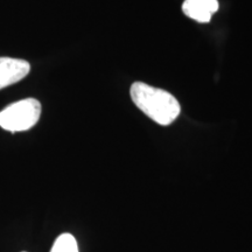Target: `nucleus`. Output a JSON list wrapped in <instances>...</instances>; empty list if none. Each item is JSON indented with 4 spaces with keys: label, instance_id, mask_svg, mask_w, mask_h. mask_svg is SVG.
I'll return each mask as SVG.
<instances>
[{
    "label": "nucleus",
    "instance_id": "f257e3e1",
    "mask_svg": "<svg viewBox=\"0 0 252 252\" xmlns=\"http://www.w3.org/2000/svg\"><path fill=\"white\" fill-rule=\"evenodd\" d=\"M130 94L137 108L159 125H171L181 112L180 103L172 94L143 82H134Z\"/></svg>",
    "mask_w": 252,
    "mask_h": 252
},
{
    "label": "nucleus",
    "instance_id": "f03ea898",
    "mask_svg": "<svg viewBox=\"0 0 252 252\" xmlns=\"http://www.w3.org/2000/svg\"><path fill=\"white\" fill-rule=\"evenodd\" d=\"M41 116V103L35 98L15 102L0 112V127L6 131L23 132L33 127Z\"/></svg>",
    "mask_w": 252,
    "mask_h": 252
},
{
    "label": "nucleus",
    "instance_id": "7ed1b4c3",
    "mask_svg": "<svg viewBox=\"0 0 252 252\" xmlns=\"http://www.w3.org/2000/svg\"><path fill=\"white\" fill-rule=\"evenodd\" d=\"M31 64L25 60L0 58V90L18 83L30 74Z\"/></svg>",
    "mask_w": 252,
    "mask_h": 252
},
{
    "label": "nucleus",
    "instance_id": "20e7f679",
    "mask_svg": "<svg viewBox=\"0 0 252 252\" xmlns=\"http://www.w3.org/2000/svg\"><path fill=\"white\" fill-rule=\"evenodd\" d=\"M217 0H185L182 12L188 18L201 24H207L212 20L214 13L219 11Z\"/></svg>",
    "mask_w": 252,
    "mask_h": 252
},
{
    "label": "nucleus",
    "instance_id": "39448f33",
    "mask_svg": "<svg viewBox=\"0 0 252 252\" xmlns=\"http://www.w3.org/2000/svg\"><path fill=\"white\" fill-rule=\"evenodd\" d=\"M50 252H78L76 239L70 234H62L56 238Z\"/></svg>",
    "mask_w": 252,
    "mask_h": 252
}]
</instances>
